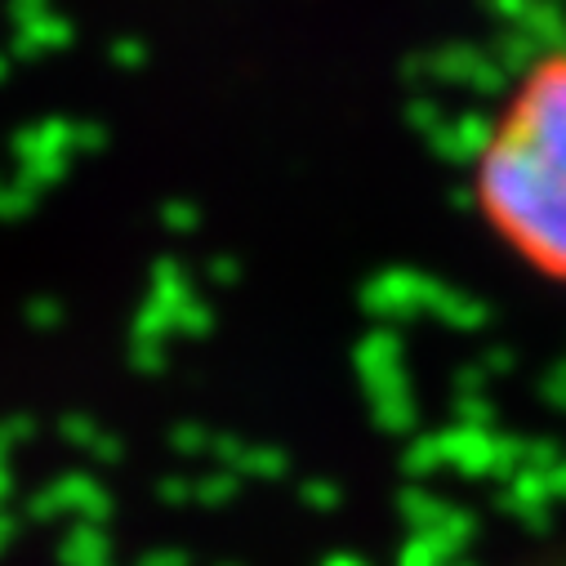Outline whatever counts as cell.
Here are the masks:
<instances>
[{"mask_svg":"<svg viewBox=\"0 0 566 566\" xmlns=\"http://www.w3.org/2000/svg\"><path fill=\"white\" fill-rule=\"evenodd\" d=\"M504 566H566V535H557V539H548L539 548H526V553L509 557Z\"/></svg>","mask_w":566,"mask_h":566,"instance_id":"2","label":"cell"},{"mask_svg":"<svg viewBox=\"0 0 566 566\" xmlns=\"http://www.w3.org/2000/svg\"><path fill=\"white\" fill-rule=\"evenodd\" d=\"M469 210L486 241L566 295V45H548L495 98L469 157Z\"/></svg>","mask_w":566,"mask_h":566,"instance_id":"1","label":"cell"}]
</instances>
